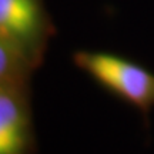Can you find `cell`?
<instances>
[{
  "mask_svg": "<svg viewBox=\"0 0 154 154\" xmlns=\"http://www.w3.org/2000/svg\"><path fill=\"white\" fill-rule=\"evenodd\" d=\"M73 63L107 93L133 106L144 119L154 109V73L137 61L110 51L77 50Z\"/></svg>",
  "mask_w": 154,
  "mask_h": 154,
  "instance_id": "6da1fadb",
  "label": "cell"
},
{
  "mask_svg": "<svg viewBox=\"0 0 154 154\" xmlns=\"http://www.w3.org/2000/svg\"><path fill=\"white\" fill-rule=\"evenodd\" d=\"M51 33L43 0H0V37L32 66L42 60Z\"/></svg>",
  "mask_w": 154,
  "mask_h": 154,
  "instance_id": "7a4b0ae2",
  "label": "cell"
},
{
  "mask_svg": "<svg viewBox=\"0 0 154 154\" xmlns=\"http://www.w3.org/2000/svg\"><path fill=\"white\" fill-rule=\"evenodd\" d=\"M30 67L32 64L16 49L0 37V83L22 84Z\"/></svg>",
  "mask_w": 154,
  "mask_h": 154,
  "instance_id": "277c9868",
  "label": "cell"
},
{
  "mask_svg": "<svg viewBox=\"0 0 154 154\" xmlns=\"http://www.w3.org/2000/svg\"><path fill=\"white\" fill-rule=\"evenodd\" d=\"M20 86L0 83V154H26L30 121Z\"/></svg>",
  "mask_w": 154,
  "mask_h": 154,
  "instance_id": "3957f363",
  "label": "cell"
}]
</instances>
